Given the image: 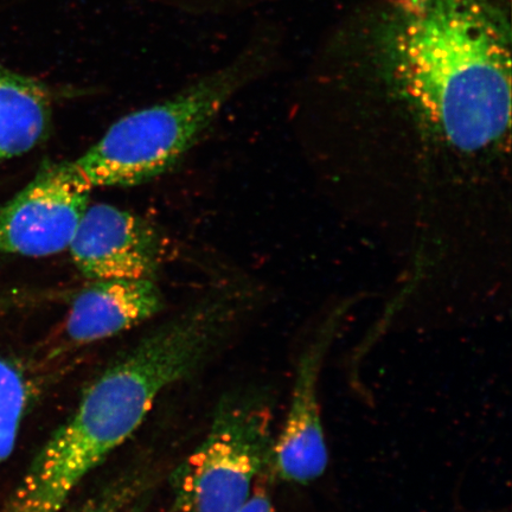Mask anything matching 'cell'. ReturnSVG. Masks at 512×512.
<instances>
[{"label":"cell","instance_id":"277c9868","mask_svg":"<svg viewBox=\"0 0 512 512\" xmlns=\"http://www.w3.org/2000/svg\"><path fill=\"white\" fill-rule=\"evenodd\" d=\"M274 443L272 394L265 388L228 394L206 437L172 473L166 512H238L271 469Z\"/></svg>","mask_w":512,"mask_h":512},{"label":"cell","instance_id":"8992f818","mask_svg":"<svg viewBox=\"0 0 512 512\" xmlns=\"http://www.w3.org/2000/svg\"><path fill=\"white\" fill-rule=\"evenodd\" d=\"M348 306H338L325 318L298 358L290 407L285 424L275 437L271 465L274 475L286 483L310 484L328 469L319 379Z\"/></svg>","mask_w":512,"mask_h":512},{"label":"cell","instance_id":"3957f363","mask_svg":"<svg viewBox=\"0 0 512 512\" xmlns=\"http://www.w3.org/2000/svg\"><path fill=\"white\" fill-rule=\"evenodd\" d=\"M262 67L259 49L243 51L170 98L124 115L74 160L93 188H131L181 162L223 108Z\"/></svg>","mask_w":512,"mask_h":512},{"label":"cell","instance_id":"4fadbf2b","mask_svg":"<svg viewBox=\"0 0 512 512\" xmlns=\"http://www.w3.org/2000/svg\"><path fill=\"white\" fill-rule=\"evenodd\" d=\"M128 512H144V510L140 507L132 508Z\"/></svg>","mask_w":512,"mask_h":512},{"label":"cell","instance_id":"7c38bea8","mask_svg":"<svg viewBox=\"0 0 512 512\" xmlns=\"http://www.w3.org/2000/svg\"><path fill=\"white\" fill-rule=\"evenodd\" d=\"M72 512H101L95 505L91 503H81L78 508H75Z\"/></svg>","mask_w":512,"mask_h":512},{"label":"cell","instance_id":"8fae6325","mask_svg":"<svg viewBox=\"0 0 512 512\" xmlns=\"http://www.w3.org/2000/svg\"><path fill=\"white\" fill-rule=\"evenodd\" d=\"M238 512H280L264 488H255L251 497Z\"/></svg>","mask_w":512,"mask_h":512},{"label":"cell","instance_id":"9c48e42d","mask_svg":"<svg viewBox=\"0 0 512 512\" xmlns=\"http://www.w3.org/2000/svg\"><path fill=\"white\" fill-rule=\"evenodd\" d=\"M53 112L54 94L46 83L0 63V163L40 145Z\"/></svg>","mask_w":512,"mask_h":512},{"label":"cell","instance_id":"5b68a950","mask_svg":"<svg viewBox=\"0 0 512 512\" xmlns=\"http://www.w3.org/2000/svg\"><path fill=\"white\" fill-rule=\"evenodd\" d=\"M92 185L75 162H46L0 206V256L47 258L68 251Z\"/></svg>","mask_w":512,"mask_h":512},{"label":"cell","instance_id":"7a4b0ae2","mask_svg":"<svg viewBox=\"0 0 512 512\" xmlns=\"http://www.w3.org/2000/svg\"><path fill=\"white\" fill-rule=\"evenodd\" d=\"M258 297L246 285L219 288L139 339L83 390L0 512H63L83 480L142 426L159 396L219 351Z\"/></svg>","mask_w":512,"mask_h":512},{"label":"cell","instance_id":"30bf717a","mask_svg":"<svg viewBox=\"0 0 512 512\" xmlns=\"http://www.w3.org/2000/svg\"><path fill=\"white\" fill-rule=\"evenodd\" d=\"M41 389V376L29 363L0 356V466L14 452L23 422Z\"/></svg>","mask_w":512,"mask_h":512},{"label":"cell","instance_id":"ba28073f","mask_svg":"<svg viewBox=\"0 0 512 512\" xmlns=\"http://www.w3.org/2000/svg\"><path fill=\"white\" fill-rule=\"evenodd\" d=\"M164 309V296L153 279L94 280L70 303L60 351L105 341L136 328Z\"/></svg>","mask_w":512,"mask_h":512},{"label":"cell","instance_id":"6da1fadb","mask_svg":"<svg viewBox=\"0 0 512 512\" xmlns=\"http://www.w3.org/2000/svg\"><path fill=\"white\" fill-rule=\"evenodd\" d=\"M510 38L486 0H392L384 76L427 177L451 171L467 181L508 162Z\"/></svg>","mask_w":512,"mask_h":512},{"label":"cell","instance_id":"52a82bcc","mask_svg":"<svg viewBox=\"0 0 512 512\" xmlns=\"http://www.w3.org/2000/svg\"><path fill=\"white\" fill-rule=\"evenodd\" d=\"M68 251L89 281L156 280L168 254L149 221L105 203L89 204Z\"/></svg>","mask_w":512,"mask_h":512},{"label":"cell","instance_id":"5bb4252c","mask_svg":"<svg viewBox=\"0 0 512 512\" xmlns=\"http://www.w3.org/2000/svg\"><path fill=\"white\" fill-rule=\"evenodd\" d=\"M9 303H11V302H9V300H2V299H0V309H2V307L4 305L9 304Z\"/></svg>","mask_w":512,"mask_h":512}]
</instances>
